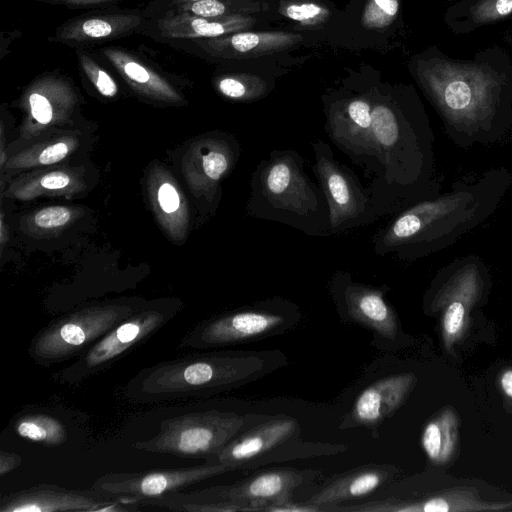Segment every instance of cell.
Here are the masks:
<instances>
[{
	"mask_svg": "<svg viewBox=\"0 0 512 512\" xmlns=\"http://www.w3.org/2000/svg\"><path fill=\"white\" fill-rule=\"evenodd\" d=\"M78 68L84 78L95 88V90L106 98L115 97L119 88L115 79L100 64L96 56L88 49H75Z\"/></svg>",
	"mask_w": 512,
	"mask_h": 512,
	"instance_id": "cell-27",
	"label": "cell"
},
{
	"mask_svg": "<svg viewBox=\"0 0 512 512\" xmlns=\"http://www.w3.org/2000/svg\"><path fill=\"white\" fill-rule=\"evenodd\" d=\"M215 87L224 97L239 102L258 100L270 90L266 80L245 73L222 74L216 77Z\"/></svg>",
	"mask_w": 512,
	"mask_h": 512,
	"instance_id": "cell-26",
	"label": "cell"
},
{
	"mask_svg": "<svg viewBox=\"0 0 512 512\" xmlns=\"http://www.w3.org/2000/svg\"><path fill=\"white\" fill-rule=\"evenodd\" d=\"M299 316L293 303L268 300L253 307L225 313L196 325L180 343L181 348L206 349L270 336Z\"/></svg>",
	"mask_w": 512,
	"mask_h": 512,
	"instance_id": "cell-9",
	"label": "cell"
},
{
	"mask_svg": "<svg viewBox=\"0 0 512 512\" xmlns=\"http://www.w3.org/2000/svg\"><path fill=\"white\" fill-rule=\"evenodd\" d=\"M137 310L129 305L110 304L63 316L35 335L28 348L29 356L43 367L79 356Z\"/></svg>",
	"mask_w": 512,
	"mask_h": 512,
	"instance_id": "cell-7",
	"label": "cell"
},
{
	"mask_svg": "<svg viewBox=\"0 0 512 512\" xmlns=\"http://www.w3.org/2000/svg\"><path fill=\"white\" fill-rule=\"evenodd\" d=\"M512 16V0H457L444 12V23L454 34H468Z\"/></svg>",
	"mask_w": 512,
	"mask_h": 512,
	"instance_id": "cell-22",
	"label": "cell"
},
{
	"mask_svg": "<svg viewBox=\"0 0 512 512\" xmlns=\"http://www.w3.org/2000/svg\"><path fill=\"white\" fill-rule=\"evenodd\" d=\"M302 40L286 32H235L232 34L190 40H176L167 45L208 59H241L284 50Z\"/></svg>",
	"mask_w": 512,
	"mask_h": 512,
	"instance_id": "cell-17",
	"label": "cell"
},
{
	"mask_svg": "<svg viewBox=\"0 0 512 512\" xmlns=\"http://www.w3.org/2000/svg\"><path fill=\"white\" fill-rule=\"evenodd\" d=\"M371 96L377 173L368 188L382 217L439 195L442 178L436 166L434 132L417 95Z\"/></svg>",
	"mask_w": 512,
	"mask_h": 512,
	"instance_id": "cell-2",
	"label": "cell"
},
{
	"mask_svg": "<svg viewBox=\"0 0 512 512\" xmlns=\"http://www.w3.org/2000/svg\"><path fill=\"white\" fill-rule=\"evenodd\" d=\"M269 372L260 353L219 351L191 354L143 368L126 385L133 402L160 403L221 393Z\"/></svg>",
	"mask_w": 512,
	"mask_h": 512,
	"instance_id": "cell-4",
	"label": "cell"
},
{
	"mask_svg": "<svg viewBox=\"0 0 512 512\" xmlns=\"http://www.w3.org/2000/svg\"><path fill=\"white\" fill-rule=\"evenodd\" d=\"M304 164L296 150H272L251 174L245 215L278 222L311 237L331 236L327 201Z\"/></svg>",
	"mask_w": 512,
	"mask_h": 512,
	"instance_id": "cell-5",
	"label": "cell"
},
{
	"mask_svg": "<svg viewBox=\"0 0 512 512\" xmlns=\"http://www.w3.org/2000/svg\"><path fill=\"white\" fill-rule=\"evenodd\" d=\"M389 471L385 467H365L347 473L332 481L309 501L314 506L336 504L341 501L369 495L387 481Z\"/></svg>",
	"mask_w": 512,
	"mask_h": 512,
	"instance_id": "cell-23",
	"label": "cell"
},
{
	"mask_svg": "<svg viewBox=\"0 0 512 512\" xmlns=\"http://www.w3.org/2000/svg\"><path fill=\"white\" fill-rule=\"evenodd\" d=\"M251 25V19L239 14L205 18L169 10L150 17L142 32L156 42L215 38L239 32Z\"/></svg>",
	"mask_w": 512,
	"mask_h": 512,
	"instance_id": "cell-19",
	"label": "cell"
},
{
	"mask_svg": "<svg viewBox=\"0 0 512 512\" xmlns=\"http://www.w3.org/2000/svg\"><path fill=\"white\" fill-rule=\"evenodd\" d=\"M245 417L231 411L200 409L164 419L158 433L133 446L140 451L182 458L214 456L244 431Z\"/></svg>",
	"mask_w": 512,
	"mask_h": 512,
	"instance_id": "cell-6",
	"label": "cell"
},
{
	"mask_svg": "<svg viewBox=\"0 0 512 512\" xmlns=\"http://www.w3.org/2000/svg\"><path fill=\"white\" fill-rule=\"evenodd\" d=\"M488 283V267L476 255L454 259L436 275L430 306L443 310V338L447 349L462 334L468 311L482 298Z\"/></svg>",
	"mask_w": 512,
	"mask_h": 512,
	"instance_id": "cell-10",
	"label": "cell"
},
{
	"mask_svg": "<svg viewBox=\"0 0 512 512\" xmlns=\"http://www.w3.org/2000/svg\"><path fill=\"white\" fill-rule=\"evenodd\" d=\"M500 385L503 392L510 398H512V369H508L503 372L500 378Z\"/></svg>",
	"mask_w": 512,
	"mask_h": 512,
	"instance_id": "cell-36",
	"label": "cell"
},
{
	"mask_svg": "<svg viewBox=\"0 0 512 512\" xmlns=\"http://www.w3.org/2000/svg\"><path fill=\"white\" fill-rule=\"evenodd\" d=\"M36 2L62 5L70 9H84V8H108L124 0H33Z\"/></svg>",
	"mask_w": 512,
	"mask_h": 512,
	"instance_id": "cell-31",
	"label": "cell"
},
{
	"mask_svg": "<svg viewBox=\"0 0 512 512\" xmlns=\"http://www.w3.org/2000/svg\"><path fill=\"white\" fill-rule=\"evenodd\" d=\"M511 129H512V118H511Z\"/></svg>",
	"mask_w": 512,
	"mask_h": 512,
	"instance_id": "cell-37",
	"label": "cell"
},
{
	"mask_svg": "<svg viewBox=\"0 0 512 512\" xmlns=\"http://www.w3.org/2000/svg\"><path fill=\"white\" fill-rule=\"evenodd\" d=\"M70 211L63 206L47 207L36 213L34 221L41 228H55L70 220Z\"/></svg>",
	"mask_w": 512,
	"mask_h": 512,
	"instance_id": "cell-30",
	"label": "cell"
},
{
	"mask_svg": "<svg viewBox=\"0 0 512 512\" xmlns=\"http://www.w3.org/2000/svg\"><path fill=\"white\" fill-rule=\"evenodd\" d=\"M93 54L113 68L137 93L157 101H182L170 79L146 57L116 45L100 46Z\"/></svg>",
	"mask_w": 512,
	"mask_h": 512,
	"instance_id": "cell-18",
	"label": "cell"
},
{
	"mask_svg": "<svg viewBox=\"0 0 512 512\" xmlns=\"http://www.w3.org/2000/svg\"><path fill=\"white\" fill-rule=\"evenodd\" d=\"M158 201L162 210L166 213H172L179 207V195L170 183H164L158 190Z\"/></svg>",
	"mask_w": 512,
	"mask_h": 512,
	"instance_id": "cell-32",
	"label": "cell"
},
{
	"mask_svg": "<svg viewBox=\"0 0 512 512\" xmlns=\"http://www.w3.org/2000/svg\"><path fill=\"white\" fill-rule=\"evenodd\" d=\"M315 162L314 175L329 209L330 235H338L366 226L379 216L368 187L347 165L335 159L332 148L321 139L310 142Z\"/></svg>",
	"mask_w": 512,
	"mask_h": 512,
	"instance_id": "cell-8",
	"label": "cell"
},
{
	"mask_svg": "<svg viewBox=\"0 0 512 512\" xmlns=\"http://www.w3.org/2000/svg\"><path fill=\"white\" fill-rule=\"evenodd\" d=\"M148 17L143 9L99 8L70 18L48 38L71 48L89 49L142 34Z\"/></svg>",
	"mask_w": 512,
	"mask_h": 512,
	"instance_id": "cell-15",
	"label": "cell"
},
{
	"mask_svg": "<svg viewBox=\"0 0 512 512\" xmlns=\"http://www.w3.org/2000/svg\"><path fill=\"white\" fill-rule=\"evenodd\" d=\"M21 463V458L17 454L10 452H0V475L4 476L6 473L14 470Z\"/></svg>",
	"mask_w": 512,
	"mask_h": 512,
	"instance_id": "cell-35",
	"label": "cell"
},
{
	"mask_svg": "<svg viewBox=\"0 0 512 512\" xmlns=\"http://www.w3.org/2000/svg\"><path fill=\"white\" fill-rule=\"evenodd\" d=\"M411 71L458 146L494 143L511 129L512 57L504 48L459 59L432 46L415 56Z\"/></svg>",
	"mask_w": 512,
	"mask_h": 512,
	"instance_id": "cell-1",
	"label": "cell"
},
{
	"mask_svg": "<svg viewBox=\"0 0 512 512\" xmlns=\"http://www.w3.org/2000/svg\"><path fill=\"white\" fill-rule=\"evenodd\" d=\"M234 470L236 468L228 464L205 462L184 468L114 472L99 477L91 487L102 494L139 504L179 492L190 485Z\"/></svg>",
	"mask_w": 512,
	"mask_h": 512,
	"instance_id": "cell-12",
	"label": "cell"
},
{
	"mask_svg": "<svg viewBox=\"0 0 512 512\" xmlns=\"http://www.w3.org/2000/svg\"><path fill=\"white\" fill-rule=\"evenodd\" d=\"M414 384L412 374L381 378L356 398L351 418L361 425H373L391 415L404 402Z\"/></svg>",
	"mask_w": 512,
	"mask_h": 512,
	"instance_id": "cell-21",
	"label": "cell"
},
{
	"mask_svg": "<svg viewBox=\"0 0 512 512\" xmlns=\"http://www.w3.org/2000/svg\"><path fill=\"white\" fill-rule=\"evenodd\" d=\"M14 429L20 437L48 446L61 445L68 437L66 426L58 418L44 413L18 417Z\"/></svg>",
	"mask_w": 512,
	"mask_h": 512,
	"instance_id": "cell-25",
	"label": "cell"
},
{
	"mask_svg": "<svg viewBox=\"0 0 512 512\" xmlns=\"http://www.w3.org/2000/svg\"><path fill=\"white\" fill-rule=\"evenodd\" d=\"M283 15L304 25H314L324 22L329 17V11L316 3H292L284 7Z\"/></svg>",
	"mask_w": 512,
	"mask_h": 512,
	"instance_id": "cell-29",
	"label": "cell"
},
{
	"mask_svg": "<svg viewBox=\"0 0 512 512\" xmlns=\"http://www.w3.org/2000/svg\"><path fill=\"white\" fill-rule=\"evenodd\" d=\"M299 430L292 418L272 419L244 430L222 450L205 460L207 463L228 464L236 469L250 464L260 456L281 445Z\"/></svg>",
	"mask_w": 512,
	"mask_h": 512,
	"instance_id": "cell-20",
	"label": "cell"
},
{
	"mask_svg": "<svg viewBox=\"0 0 512 512\" xmlns=\"http://www.w3.org/2000/svg\"><path fill=\"white\" fill-rule=\"evenodd\" d=\"M137 505L92 487L79 490L40 484L2 496L0 512H123L138 510Z\"/></svg>",
	"mask_w": 512,
	"mask_h": 512,
	"instance_id": "cell-14",
	"label": "cell"
},
{
	"mask_svg": "<svg viewBox=\"0 0 512 512\" xmlns=\"http://www.w3.org/2000/svg\"><path fill=\"white\" fill-rule=\"evenodd\" d=\"M511 184L510 171L498 167L419 201L396 213L374 234L373 252L409 262L439 252L485 222Z\"/></svg>",
	"mask_w": 512,
	"mask_h": 512,
	"instance_id": "cell-3",
	"label": "cell"
},
{
	"mask_svg": "<svg viewBox=\"0 0 512 512\" xmlns=\"http://www.w3.org/2000/svg\"><path fill=\"white\" fill-rule=\"evenodd\" d=\"M69 182V176L63 172H51L40 179L41 186L50 190L65 188Z\"/></svg>",
	"mask_w": 512,
	"mask_h": 512,
	"instance_id": "cell-34",
	"label": "cell"
},
{
	"mask_svg": "<svg viewBox=\"0 0 512 512\" xmlns=\"http://www.w3.org/2000/svg\"><path fill=\"white\" fill-rule=\"evenodd\" d=\"M174 314L175 310L160 307L138 309L77 356L72 364L57 372L55 377L72 385L104 371L131 348L155 334Z\"/></svg>",
	"mask_w": 512,
	"mask_h": 512,
	"instance_id": "cell-11",
	"label": "cell"
},
{
	"mask_svg": "<svg viewBox=\"0 0 512 512\" xmlns=\"http://www.w3.org/2000/svg\"><path fill=\"white\" fill-rule=\"evenodd\" d=\"M421 443L432 462L444 464L450 459L457 443V418L452 410H445L425 426Z\"/></svg>",
	"mask_w": 512,
	"mask_h": 512,
	"instance_id": "cell-24",
	"label": "cell"
},
{
	"mask_svg": "<svg viewBox=\"0 0 512 512\" xmlns=\"http://www.w3.org/2000/svg\"><path fill=\"white\" fill-rule=\"evenodd\" d=\"M372 96L331 99L325 107V131L332 143L372 178L377 173L373 131Z\"/></svg>",
	"mask_w": 512,
	"mask_h": 512,
	"instance_id": "cell-13",
	"label": "cell"
},
{
	"mask_svg": "<svg viewBox=\"0 0 512 512\" xmlns=\"http://www.w3.org/2000/svg\"><path fill=\"white\" fill-rule=\"evenodd\" d=\"M399 8V0H369L362 23L368 28L387 27L397 18Z\"/></svg>",
	"mask_w": 512,
	"mask_h": 512,
	"instance_id": "cell-28",
	"label": "cell"
},
{
	"mask_svg": "<svg viewBox=\"0 0 512 512\" xmlns=\"http://www.w3.org/2000/svg\"><path fill=\"white\" fill-rule=\"evenodd\" d=\"M331 293L337 306L354 321L379 335L394 338L397 318L384 296L386 286H372L355 282L350 273L337 271L331 279Z\"/></svg>",
	"mask_w": 512,
	"mask_h": 512,
	"instance_id": "cell-16",
	"label": "cell"
},
{
	"mask_svg": "<svg viewBox=\"0 0 512 512\" xmlns=\"http://www.w3.org/2000/svg\"><path fill=\"white\" fill-rule=\"evenodd\" d=\"M68 153V146L63 142H58L46 147L39 155V163L49 165L62 160Z\"/></svg>",
	"mask_w": 512,
	"mask_h": 512,
	"instance_id": "cell-33",
	"label": "cell"
}]
</instances>
